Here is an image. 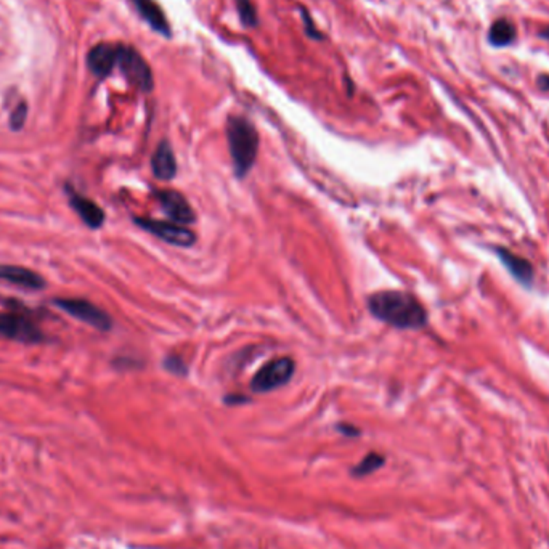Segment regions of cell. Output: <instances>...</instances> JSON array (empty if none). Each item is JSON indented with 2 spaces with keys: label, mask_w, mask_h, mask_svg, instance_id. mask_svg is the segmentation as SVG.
<instances>
[{
  "label": "cell",
  "mask_w": 549,
  "mask_h": 549,
  "mask_svg": "<svg viewBox=\"0 0 549 549\" xmlns=\"http://www.w3.org/2000/svg\"><path fill=\"white\" fill-rule=\"evenodd\" d=\"M368 309L379 322L399 329H421L427 323L426 309L405 291H379L371 294Z\"/></svg>",
  "instance_id": "obj_1"
},
{
  "label": "cell",
  "mask_w": 549,
  "mask_h": 549,
  "mask_svg": "<svg viewBox=\"0 0 549 549\" xmlns=\"http://www.w3.org/2000/svg\"><path fill=\"white\" fill-rule=\"evenodd\" d=\"M228 150L236 177H246L259 153V133L254 124L243 116H230L227 121Z\"/></svg>",
  "instance_id": "obj_2"
},
{
  "label": "cell",
  "mask_w": 549,
  "mask_h": 549,
  "mask_svg": "<svg viewBox=\"0 0 549 549\" xmlns=\"http://www.w3.org/2000/svg\"><path fill=\"white\" fill-rule=\"evenodd\" d=\"M295 371V363L293 358L281 357L267 363L265 366L257 371L251 381V389L256 394H267L271 390L283 388L291 381Z\"/></svg>",
  "instance_id": "obj_3"
},
{
  "label": "cell",
  "mask_w": 549,
  "mask_h": 549,
  "mask_svg": "<svg viewBox=\"0 0 549 549\" xmlns=\"http://www.w3.org/2000/svg\"><path fill=\"white\" fill-rule=\"evenodd\" d=\"M117 66L126 79L142 92H150L155 85L153 71L146 60L135 49L126 45H119Z\"/></svg>",
  "instance_id": "obj_4"
},
{
  "label": "cell",
  "mask_w": 549,
  "mask_h": 549,
  "mask_svg": "<svg viewBox=\"0 0 549 549\" xmlns=\"http://www.w3.org/2000/svg\"><path fill=\"white\" fill-rule=\"evenodd\" d=\"M133 222L137 223L138 227L146 230L151 235H155L156 238H159L161 241L169 243L172 246H179V247H190L197 243V236L194 233L190 230L187 225H180V223L175 222H162V221H155V219H145V217H135Z\"/></svg>",
  "instance_id": "obj_5"
},
{
  "label": "cell",
  "mask_w": 549,
  "mask_h": 549,
  "mask_svg": "<svg viewBox=\"0 0 549 549\" xmlns=\"http://www.w3.org/2000/svg\"><path fill=\"white\" fill-rule=\"evenodd\" d=\"M55 305L65 310L71 317L78 318L79 322L87 323L100 331H109L113 326L111 317L104 310L98 309L97 305L85 299H55Z\"/></svg>",
  "instance_id": "obj_6"
},
{
  "label": "cell",
  "mask_w": 549,
  "mask_h": 549,
  "mask_svg": "<svg viewBox=\"0 0 549 549\" xmlns=\"http://www.w3.org/2000/svg\"><path fill=\"white\" fill-rule=\"evenodd\" d=\"M0 337L21 342H41V329L31 320L15 313H0Z\"/></svg>",
  "instance_id": "obj_7"
},
{
  "label": "cell",
  "mask_w": 549,
  "mask_h": 549,
  "mask_svg": "<svg viewBox=\"0 0 549 549\" xmlns=\"http://www.w3.org/2000/svg\"><path fill=\"white\" fill-rule=\"evenodd\" d=\"M156 198L159 201L164 212L172 219V222L180 225H190L197 221V214L190 206L188 199L175 190H159L156 192Z\"/></svg>",
  "instance_id": "obj_8"
},
{
  "label": "cell",
  "mask_w": 549,
  "mask_h": 549,
  "mask_svg": "<svg viewBox=\"0 0 549 549\" xmlns=\"http://www.w3.org/2000/svg\"><path fill=\"white\" fill-rule=\"evenodd\" d=\"M119 45L98 44L87 55L89 69L98 78H107L111 74L114 66H117Z\"/></svg>",
  "instance_id": "obj_9"
},
{
  "label": "cell",
  "mask_w": 549,
  "mask_h": 549,
  "mask_svg": "<svg viewBox=\"0 0 549 549\" xmlns=\"http://www.w3.org/2000/svg\"><path fill=\"white\" fill-rule=\"evenodd\" d=\"M131 2L137 8L138 15L150 25L153 31H156L157 34L169 39L172 36L169 20H167V16L164 15V12H162V8L156 0H131Z\"/></svg>",
  "instance_id": "obj_10"
},
{
  "label": "cell",
  "mask_w": 549,
  "mask_h": 549,
  "mask_svg": "<svg viewBox=\"0 0 549 549\" xmlns=\"http://www.w3.org/2000/svg\"><path fill=\"white\" fill-rule=\"evenodd\" d=\"M151 169L156 179L169 181L177 174V159L169 142H161L151 157Z\"/></svg>",
  "instance_id": "obj_11"
},
{
  "label": "cell",
  "mask_w": 549,
  "mask_h": 549,
  "mask_svg": "<svg viewBox=\"0 0 549 549\" xmlns=\"http://www.w3.org/2000/svg\"><path fill=\"white\" fill-rule=\"evenodd\" d=\"M0 280L27 289H42L45 286V280L41 275L16 265H0Z\"/></svg>",
  "instance_id": "obj_12"
},
{
  "label": "cell",
  "mask_w": 549,
  "mask_h": 549,
  "mask_svg": "<svg viewBox=\"0 0 549 549\" xmlns=\"http://www.w3.org/2000/svg\"><path fill=\"white\" fill-rule=\"evenodd\" d=\"M69 203L76 212L79 214V217L82 219L85 225L89 228H100L104 222V212L103 209L97 206L92 199L80 197L79 193L71 192L69 193Z\"/></svg>",
  "instance_id": "obj_13"
},
{
  "label": "cell",
  "mask_w": 549,
  "mask_h": 549,
  "mask_svg": "<svg viewBox=\"0 0 549 549\" xmlns=\"http://www.w3.org/2000/svg\"><path fill=\"white\" fill-rule=\"evenodd\" d=\"M496 254L503 262L506 269L511 271V275L522 284H530L533 281V267L524 257H519L514 252H511L504 247H496Z\"/></svg>",
  "instance_id": "obj_14"
},
{
  "label": "cell",
  "mask_w": 549,
  "mask_h": 549,
  "mask_svg": "<svg viewBox=\"0 0 549 549\" xmlns=\"http://www.w3.org/2000/svg\"><path fill=\"white\" fill-rule=\"evenodd\" d=\"M515 36H517V30H515L514 23L508 20V18H500V20H495L493 25L490 26L486 39H489L490 45L501 49V47H508L513 44L515 41Z\"/></svg>",
  "instance_id": "obj_15"
},
{
  "label": "cell",
  "mask_w": 549,
  "mask_h": 549,
  "mask_svg": "<svg viewBox=\"0 0 549 549\" xmlns=\"http://www.w3.org/2000/svg\"><path fill=\"white\" fill-rule=\"evenodd\" d=\"M384 462L385 458L383 455H379V453H370V455L363 458L357 466H353L350 472L353 477H365L381 469V467L384 466Z\"/></svg>",
  "instance_id": "obj_16"
},
{
  "label": "cell",
  "mask_w": 549,
  "mask_h": 549,
  "mask_svg": "<svg viewBox=\"0 0 549 549\" xmlns=\"http://www.w3.org/2000/svg\"><path fill=\"white\" fill-rule=\"evenodd\" d=\"M238 16L243 25L246 27H256L259 25V16H257L256 5L252 0H235Z\"/></svg>",
  "instance_id": "obj_17"
},
{
  "label": "cell",
  "mask_w": 549,
  "mask_h": 549,
  "mask_svg": "<svg viewBox=\"0 0 549 549\" xmlns=\"http://www.w3.org/2000/svg\"><path fill=\"white\" fill-rule=\"evenodd\" d=\"M299 10H300V16H302V23H304V31H305V34H307V36L310 37V39L323 41V39H324L323 32H320V31H318V27H317V25H315L313 18L310 16V13H309L307 8H305V7H299Z\"/></svg>",
  "instance_id": "obj_18"
},
{
  "label": "cell",
  "mask_w": 549,
  "mask_h": 549,
  "mask_svg": "<svg viewBox=\"0 0 549 549\" xmlns=\"http://www.w3.org/2000/svg\"><path fill=\"white\" fill-rule=\"evenodd\" d=\"M164 368L175 376H187V365L177 355H169L164 360Z\"/></svg>",
  "instance_id": "obj_19"
},
{
  "label": "cell",
  "mask_w": 549,
  "mask_h": 549,
  "mask_svg": "<svg viewBox=\"0 0 549 549\" xmlns=\"http://www.w3.org/2000/svg\"><path fill=\"white\" fill-rule=\"evenodd\" d=\"M26 113H27L26 103H20L15 109H13V113L10 116V127L13 128V131H20V128L25 126Z\"/></svg>",
  "instance_id": "obj_20"
},
{
  "label": "cell",
  "mask_w": 549,
  "mask_h": 549,
  "mask_svg": "<svg viewBox=\"0 0 549 549\" xmlns=\"http://www.w3.org/2000/svg\"><path fill=\"white\" fill-rule=\"evenodd\" d=\"M337 431L342 432L344 436L347 437H357L360 436V431L355 426H352V424H339L337 426Z\"/></svg>",
  "instance_id": "obj_21"
},
{
  "label": "cell",
  "mask_w": 549,
  "mask_h": 549,
  "mask_svg": "<svg viewBox=\"0 0 549 549\" xmlns=\"http://www.w3.org/2000/svg\"><path fill=\"white\" fill-rule=\"evenodd\" d=\"M225 402H227L228 405H240L238 402L246 403V402H247V399H246V397H241V395H228V397L225 399Z\"/></svg>",
  "instance_id": "obj_22"
},
{
  "label": "cell",
  "mask_w": 549,
  "mask_h": 549,
  "mask_svg": "<svg viewBox=\"0 0 549 549\" xmlns=\"http://www.w3.org/2000/svg\"><path fill=\"white\" fill-rule=\"evenodd\" d=\"M538 87L541 90H549V76L541 74L538 78Z\"/></svg>",
  "instance_id": "obj_23"
},
{
  "label": "cell",
  "mask_w": 549,
  "mask_h": 549,
  "mask_svg": "<svg viewBox=\"0 0 549 549\" xmlns=\"http://www.w3.org/2000/svg\"><path fill=\"white\" fill-rule=\"evenodd\" d=\"M539 37L549 42V26H548V27H543V30L539 31Z\"/></svg>",
  "instance_id": "obj_24"
}]
</instances>
